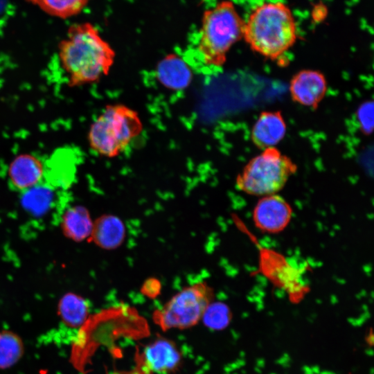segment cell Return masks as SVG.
Here are the masks:
<instances>
[{"instance_id": "5bb4252c", "label": "cell", "mask_w": 374, "mask_h": 374, "mask_svg": "<svg viewBox=\"0 0 374 374\" xmlns=\"http://www.w3.org/2000/svg\"><path fill=\"white\" fill-rule=\"evenodd\" d=\"M125 226L118 217L105 215L93 223L91 237L94 242L105 249L118 247L125 238Z\"/></svg>"}, {"instance_id": "7a4b0ae2", "label": "cell", "mask_w": 374, "mask_h": 374, "mask_svg": "<svg viewBox=\"0 0 374 374\" xmlns=\"http://www.w3.org/2000/svg\"><path fill=\"white\" fill-rule=\"evenodd\" d=\"M242 38L253 51L271 60L279 59L295 44L297 25L287 4L266 1L244 20Z\"/></svg>"}, {"instance_id": "ba28073f", "label": "cell", "mask_w": 374, "mask_h": 374, "mask_svg": "<svg viewBox=\"0 0 374 374\" xmlns=\"http://www.w3.org/2000/svg\"><path fill=\"white\" fill-rule=\"evenodd\" d=\"M289 89L293 101L316 109L326 94L328 84L321 71L303 69L293 75Z\"/></svg>"}, {"instance_id": "e0dca14e", "label": "cell", "mask_w": 374, "mask_h": 374, "mask_svg": "<svg viewBox=\"0 0 374 374\" xmlns=\"http://www.w3.org/2000/svg\"><path fill=\"white\" fill-rule=\"evenodd\" d=\"M46 15L66 19L78 15L91 0H25Z\"/></svg>"}, {"instance_id": "ac0fdd59", "label": "cell", "mask_w": 374, "mask_h": 374, "mask_svg": "<svg viewBox=\"0 0 374 374\" xmlns=\"http://www.w3.org/2000/svg\"><path fill=\"white\" fill-rule=\"evenodd\" d=\"M58 310L64 324L77 328L85 323L89 308L86 300L82 297L68 293L60 299Z\"/></svg>"}, {"instance_id": "3957f363", "label": "cell", "mask_w": 374, "mask_h": 374, "mask_svg": "<svg viewBox=\"0 0 374 374\" xmlns=\"http://www.w3.org/2000/svg\"><path fill=\"white\" fill-rule=\"evenodd\" d=\"M244 20L234 3L222 0L202 15L197 51L204 64L221 67L231 47L242 39Z\"/></svg>"}, {"instance_id": "8992f818", "label": "cell", "mask_w": 374, "mask_h": 374, "mask_svg": "<svg viewBox=\"0 0 374 374\" xmlns=\"http://www.w3.org/2000/svg\"><path fill=\"white\" fill-rule=\"evenodd\" d=\"M212 297L211 289L204 283L186 287L155 313V319L163 330L190 328L202 318Z\"/></svg>"}, {"instance_id": "7c38bea8", "label": "cell", "mask_w": 374, "mask_h": 374, "mask_svg": "<svg viewBox=\"0 0 374 374\" xmlns=\"http://www.w3.org/2000/svg\"><path fill=\"white\" fill-rule=\"evenodd\" d=\"M260 269L276 285L285 287L293 294L301 285L299 275L279 253L262 249L260 253Z\"/></svg>"}, {"instance_id": "5b68a950", "label": "cell", "mask_w": 374, "mask_h": 374, "mask_svg": "<svg viewBox=\"0 0 374 374\" xmlns=\"http://www.w3.org/2000/svg\"><path fill=\"white\" fill-rule=\"evenodd\" d=\"M297 170L296 164L275 147L251 159L235 179L236 187L246 194L263 197L277 194Z\"/></svg>"}, {"instance_id": "6da1fadb", "label": "cell", "mask_w": 374, "mask_h": 374, "mask_svg": "<svg viewBox=\"0 0 374 374\" xmlns=\"http://www.w3.org/2000/svg\"><path fill=\"white\" fill-rule=\"evenodd\" d=\"M57 53L70 88L98 82L109 73L116 58L113 47L88 21L71 25Z\"/></svg>"}, {"instance_id": "9a60e30c", "label": "cell", "mask_w": 374, "mask_h": 374, "mask_svg": "<svg viewBox=\"0 0 374 374\" xmlns=\"http://www.w3.org/2000/svg\"><path fill=\"white\" fill-rule=\"evenodd\" d=\"M93 222L84 207L76 206L64 213L62 227L65 235L75 241H82L91 236Z\"/></svg>"}, {"instance_id": "4fadbf2b", "label": "cell", "mask_w": 374, "mask_h": 374, "mask_svg": "<svg viewBox=\"0 0 374 374\" xmlns=\"http://www.w3.org/2000/svg\"><path fill=\"white\" fill-rule=\"evenodd\" d=\"M143 357L147 368L157 373L173 371L181 359L180 353L175 344L166 339H157L147 346Z\"/></svg>"}, {"instance_id": "9c48e42d", "label": "cell", "mask_w": 374, "mask_h": 374, "mask_svg": "<svg viewBox=\"0 0 374 374\" xmlns=\"http://www.w3.org/2000/svg\"><path fill=\"white\" fill-rule=\"evenodd\" d=\"M44 174L42 161L31 153H20L10 161L8 177L12 186L26 190L40 183Z\"/></svg>"}, {"instance_id": "44dd1931", "label": "cell", "mask_w": 374, "mask_h": 374, "mask_svg": "<svg viewBox=\"0 0 374 374\" xmlns=\"http://www.w3.org/2000/svg\"><path fill=\"white\" fill-rule=\"evenodd\" d=\"M373 102L365 101L357 109L356 118L362 132L368 136L373 132Z\"/></svg>"}, {"instance_id": "2e32d148", "label": "cell", "mask_w": 374, "mask_h": 374, "mask_svg": "<svg viewBox=\"0 0 374 374\" xmlns=\"http://www.w3.org/2000/svg\"><path fill=\"white\" fill-rule=\"evenodd\" d=\"M55 194L47 185H37L24 190L21 204L24 208L34 217L46 215L53 206Z\"/></svg>"}, {"instance_id": "d6986e66", "label": "cell", "mask_w": 374, "mask_h": 374, "mask_svg": "<svg viewBox=\"0 0 374 374\" xmlns=\"http://www.w3.org/2000/svg\"><path fill=\"white\" fill-rule=\"evenodd\" d=\"M24 353L20 337L9 330L0 331V368H10L19 362Z\"/></svg>"}, {"instance_id": "30bf717a", "label": "cell", "mask_w": 374, "mask_h": 374, "mask_svg": "<svg viewBox=\"0 0 374 374\" xmlns=\"http://www.w3.org/2000/svg\"><path fill=\"white\" fill-rule=\"evenodd\" d=\"M287 125L280 111L260 114L251 130L252 143L259 149L275 147L284 138Z\"/></svg>"}, {"instance_id": "52a82bcc", "label": "cell", "mask_w": 374, "mask_h": 374, "mask_svg": "<svg viewBox=\"0 0 374 374\" xmlns=\"http://www.w3.org/2000/svg\"><path fill=\"white\" fill-rule=\"evenodd\" d=\"M292 217L290 204L278 193L260 197L252 214L256 227L268 233L283 231L290 224Z\"/></svg>"}, {"instance_id": "277c9868", "label": "cell", "mask_w": 374, "mask_h": 374, "mask_svg": "<svg viewBox=\"0 0 374 374\" xmlns=\"http://www.w3.org/2000/svg\"><path fill=\"white\" fill-rule=\"evenodd\" d=\"M143 129L136 111L123 104L107 105L90 125L87 143L98 156L114 158L141 134Z\"/></svg>"}, {"instance_id": "8fae6325", "label": "cell", "mask_w": 374, "mask_h": 374, "mask_svg": "<svg viewBox=\"0 0 374 374\" xmlns=\"http://www.w3.org/2000/svg\"><path fill=\"white\" fill-rule=\"evenodd\" d=\"M158 81L170 90H182L191 83L193 73L188 63L179 55L168 54L156 67Z\"/></svg>"}, {"instance_id": "ffe728a7", "label": "cell", "mask_w": 374, "mask_h": 374, "mask_svg": "<svg viewBox=\"0 0 374 374\" xmlns=\"http://www.w3.org/2000/svg\"><path fill=\"white\" fill-rule=\"evenodd\" d=\"M230 315V310L225 304L220 302L211 303L206 308L202 319L208 328L220 330L228 325Z\"/></svg>"}]
</instances>
